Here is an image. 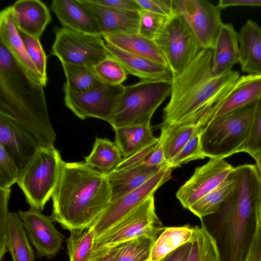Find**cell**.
I'll return each instance as SVG.
<instances>
[{
    "label": "cell",
    "instance_id": "1",
    "mask_svg": "<svg viewBox=\"0 0 261 261\" xmlns=\"http://www.w3.org/2000/svg\"><path fill=\"white\" fill-rule=\"evenodd\" d=\"M213 49H201L171 80L169 102L163 110V125L189 124L201 130L213 118L240 76L231 70L215 74Z\"/></svg>",
    "mask_w": 261,
    "mask_h": 261
},
{
    "label": "cell",
    "instance_id": "2",
    "mask_svg": "<svg viewBox=\"0 0 261 261\" xmlns=\"http://www.w3.org/2000/svg\"><path fill=\"white\" fill-rule=\"evenodd\" d=\"M235 186L203 225L213 238L219 261H246L261 212V179L255 165L234 168Z\"/></svg>",
    "mask_w": 261,
    "mask_h": 261
},
{
    "label": "cell",
    "instance_id": "3",
    "mask_svg": "<svg viewBox=\"0 0 261 261\" xmlns=\"http://www.w3.org/2000/svg\"><path fill=\"white\" fill-rule=\"evenodd\" d=\"M51 199L53 220L70 232L84 231L111 202L107 175L85 162L64 161Z\"/></svg>",
    "mask_w": 261,
    "mask_h": 261
},
{
    "label": "cell",
    "instance_id": "4",
    "mask_svg": "<svg viewBox=\"0 0 261 261\" xmlns=\"http://www.w3.org/2000/svg\"><path fill=\"white\" fill-rule=\"evenodd\" d=\"M44 86L30 79L0 43V115L16 121L37 139L41 146H54Z\"/></svg>",
    "mask_w": 261,
    "mask_h": 261
},
{
    "label": "cell",
    "instance_id": "5",
    "mask_svg": "<svg viewBox=\"0 0 261 261\" xmlns=\"http://www.w3.org/2000/svg\"><path fill=\"white\" fill-rule=\"evenodd\" d=\"M256 102L213 119L201 129L205 158L224 159L241 152L250 134Z\"/></svg>",
    "mask_w": 261,
    "mask_h": 261
},
{
    "label": "cell",
    "instance_id": "6",
    "mask_svg": "<svg viewBox=\"0 0 261 261\" xmlns=\"http://www.w3.org/2000/svg\"><path fill=\"white\" fill-rule=\"evenodd\" d=\"M171 81H140L124 86L110 125L113 128L150 125L155 111L170 95Z\"/></svg>",
    "mask_w": 261,
    "mask_h": 261
},
{
    "label": "cell",
    "instance_id": "7",
    "mask_svg": "<svg viewBox=\"0 0 261 261\" xmlns=\"http://www.w3.org/2000/svg\"><path fill=\"white\" fill-rule=\"evenodd\" d=\"M63 162L54 146H40L21 170L17 184L31 208L43 210L55 191Z\"/></svg>",
    "mask_w": 261,
    "mask_h": 261
},
{
    "label": "cell",
    "instance_id": "8",
    "mask_svg": "<svg viewBox=\"0 0 261 261\" xmlns=\"http://www.w3.org/2000/svg\"><path fill=\"white\" fill-rule=\"evenodd\" d=\"M164 228L155 213L152 195L106 232L96 237L92 259L141 236H148L156 239Z\"/></svg>",
    "mask_w": 261,
    "mask_h": 261
},
{
    "label": "cell",
    "instance_id": "9",
    "mask_svg": "<svg viewBox=\"0 0 261 261\" xmlns=\"http://www.w3.org/2000/svg\"><path fill=\"white\" fill-rule=\"evenodd\" d=\"M153 40L164 56L172 77L181 73L202 49L184 18L175 11Z\"/></svg>",
    "mask_w": 261,
    "mask_h": 261
},
{
    "label": "cell",
    "instance_id": "10",
    "mask_svg": "<svg viewBox=\"0 0 261 261\" xmlns=\"http://www.w3.org/2000/svg\"><path fill=\"white\" fill-rule=\"evenodd\" d=\"M51 54L61 63L93 67L110 56L102 36L85 34L62 27L55 29Z\"/></svg>",
    "mask_w": 261,
    "mask_h": 261
},
{
    "label": "cell",
    "instance_id": "11",
    "mask_svg": "<svg viewBox=\"0 0 261 261\" xmlns=\"http://www.w3.org/2000/svg\"><path fill=\"white\" fill-rule=\"evenodd\" d=\"M202 49H213L223 24L221 9L207 0H172Z\"/></svg>",
    "mask_w": 261,
    "mask_h": 261
},
{
    "label": "cell",
    "instance_id": "12",
    "mask_svg": "<svg viewBox=\"0 0 261 261\" xmlns=\"http://www.w3.org/2000/svg\"><path fill=\"white\" fill-rule=\"evenodd\" d=\"M124 86L105 84L96 89L76 92L64 87V103L81 120L95 118L109 124Z\"/></svg>",
    "mask_w": 261,
    "mask_h": 261
},
{
    "label": "cell",
    "instance_id": "13",
    "mask_svg": "<svg viewBox=\"0 0 261 261\" xmlns=\"http://www.w3.org/2000/svg\"><path fill=\"white\" fill-rule=\"evenodd\" d=\"M172 170L168 165L164 166L139 188L111 201L90 226L96 236L106 232L146 199L154 195L160 187L171 178Z\"/></svg>",
    "mask_w": 261,
    "mask_h": 261
},
{
    "label": "cell",
    "instance_id": "14",
    "mask_svg": "<svg viewBox=\"0 0 261 261\" xmlns=\"http://www.w3.org/2000/svg\"><path fill=\"white\" fill-rule=\"evenodd\" d=\"M224 159H210L203 165L197 167L191 177L178 189L176 198L185 208L221 184L233 171Z\"/></svg>",
    "mask_w": 261,
    "mask_h": 261
},
{
    "label": "cell",
    "instance_id": "15",
    "mask_svg": "<svg viewBox=\"0 0 261 261\" xmlns=\"http://www.w3.org/2000/svg\"><path fill=\"white\" fill-rule=\"evenodd\" d=\"M30 208L18 214L38 257H54L62 248L64 235L55 227L51 217Z\"/></svg>",
    "mask_w": 261,
    "mask_h": 261
},
{
    "label": "cell",
    "instance_id": "16",
    "mask_svg": "<svg viewBox=\"0 0 261 261\" xmlns=\"http://www.w3.org/2000/svg\"><path fill=\"white\" fill-rule=\"evenodd\" d=\"M0 146L14 160L20 172L41 146L28 129L2 115H0Z\"/></svg>",
    "mask_w": 261,
    "mask_h": 261
},
{
    "label": "cell",
    "instance_id": "17",
    "mask_svg": "<svg viewBox=\"0 0 261 261\" xmlns=\"http://www.w3.org/2000/svg\"><path fill=\"white\" fill-rule=\"evenodd\" d=\"M0 43L7 48L30 79L44 87L41 77L29 56L19 32L14 23L11 6L3 9L0 13Z\"/></svg>",
    "mask_w": 261,
    "mask_h": 261
},
{
    "label": "cell",
    "instance_id": "18",
    "mask_svg": "<svg viewBox=\"0 0 261 261\" xmlns=\"http://www.w3.org/2000/svg\"><path fill=\"white\" fill-rule=\"evenodd\" d=\"M50 8L62 28L102 36L95 18L81 0H53Z\"/></svg>",
    "mask_w": 261,
    "mask_h": 261
},
{
    "label": "cell",
    "instance_id": "19",
    "mask_svg": "<svg viewBox=\"0 0 261 261\" xmlns=\"http://www.w3.org/2000/svg\"><path fill=\"white\" fill-rule=\"evenodd\" d=\"M10 6L13 21L18 30L40 39L51 20L46 4L39 0H19Z\"/></svg>",
    "mask_w": 261,
    "mask_h": 261
},
{
    "label": "cell",
    "instance_id": "20",
    "mask_svg": "<svg viewBox=\"0 0 261 261\" xmlns=\"http://www.w3.org/2000/svg\"><path fill=\"white\" fill-rule=\"evenodd\" d=\"M95 18L101 32L136 34L139 30V12L117 9L81 0Z\"/></svg>",
    "mask_w": 261,
    "mask_h": 261
},
{
    "label": "cell",
    "instance_id": "21",
    "mask_svg": "<svg viewBox=\"0 0 261 261\" xmlns=\"http://www.w3.org/2000/svg\"><path fill=\"white\" fill-rule=\"evenodd\" d=\"M110 55L123 67L127 74L140 81H171L172 74L169 67L145 58L121 50L106 43Z\"/></svg>",
    "mask_w": 261,
    "mask_h": 261
},
{
    "label": "cell",
    "instance_id": "22",
    "mask_svg": "<svg viewBox=\"0 0 261 261\" xmlns=\"http://www.w3.org/2000/svg\"><path fill=\"white\" fill-rule=\"evenodd\" d=\"M238 33L241 70L249 75L261 76V25L248 19Z\"/></svg>",
    "mask_w": 261,
    "mask_h": 261
},
{
    "label": "cell",
    "instance_id": "23",
    "mask_svg": "<svg viewBox=\"0 0 261 261\" xmlns=\"http://www.w3.org/2000/svg\"><path fill=\"white\" fill-rule=\"evenodd\" d=\"M239 36L231 23L222 24L213 49L212 70L215 74L232 70L239 62Z\"/></svg>",
    "mask_w": 261,
    "mask_h": 261
},
{
    "label": "cell",
    "instance_id": "24",
    "mask_svg": "<svg viewBox=\"0 0 261 261\" xmlns=\"http://www.w3.org/2000/svg\"><path fill=\"white\" fill-rule=\"evenodd\" d=\"M102 37L106 43L121 50L169 67L164 56L154 40L147 38L139 33H105L102 34Z\"/></svg>",
    "mask_w": 261,
    "mask_h": 261
},
{
    "label": "cell",
    "instance_id": "25",
    "mask_svg": "<svg viewBox=\"0 0 261 261\" xmlns=\"http://www.w3.org/2000/svg\"><path fill=\"white\" fill-rule=\"evenodd\" d=\"M260 97L261 76H240L211 120L256 102Z\"/></svg>",
    "mask_w": 261,
    "mask_h": 261
},
{
    "label": "cell",
    "instance_id": "26",
    "mask_svg": "<svg viewBox=\"0 0 261 261\" xmlns=\"http://www.w3.org/2000/svg\"><path fill=\"white\" fill-rule=\"evenodd\" d=\"M160 169L141 165L128 169H116L109 173L107 175L111 188V202L139 188Z\"/></svg>",
    "mask_w": 261,
    "mask_h": 261
},
{
    "label": "cell",
    "instance_id": "27",
    "mask_svg": "<svg viewBox=\"0 0 261 261\" xmlns=\"http://www.w3.org/2000/svg\"><path fill=\"white\" fill-rule=\"evenodd\" d=\"M115 142L123 158H126L156 140L150 125L129 126L113 128Z\"/></svg>",
    "mask_w": 261,
    "mask_h": 261
},
{
    "label": "cell",
    "instance_id": "28",
    "mask_svg": "<svg viewBox=\"0 0 261 261\" xmlns=\"http://www.w3.org/2000/svg\"><path fill=\"white\" fill-rule=\"evenodd\" d=\"M7 248L12 261H35L34 250L18 213L10 212L9 217Z\"/></svg>",
    "mask_w": 261,
    "mask_h": 261
},
{
    "label": "cell",
    "instance_id": "29",
    "mask_svg": "<svg viewBox=\"0 0 261 261\" xmlns=\"http://www.w3.org/2000/svg\"><path fill=\"white\" fill-rule=\"evenodd\" d=\"M123 158L115 142L107 138L96 137L90 153L85 162L91 168L108 174L122 161Z\"/></svg>",
    "mask_w": 261,
    "mask_h": 261
},
{
    "label": "cell",
    "instance_id": "30",
    "mask_svg": "<svg viewBox=\"0 0 261 261\" xmlns=\"http://www.w3.org/2000/svg\"><path fill=\"white\" fill-rule=\"evenodd\" d=\"M194 227L190 225L165 227L152 246L149 261H158L192 241Z\"/></svg>",
    "mask_w": 261,
    "mask_h": 261
},
{
    "label": "cell",
    "instance_id": "31",
    "mask_svg": "<svg viewBox=\"0 0 261 261\" xmlns=\"http://www.w3.org/2000/svg\"><path fill=\"white\" fill-rule=\"evenodd\" d=\"M233 171L234 170L221 184L198 200L188 210L201 220L218 211L235 186Z\"/></svg>",
    "mask_w": 261,
    "mask_h": 261
},
{
    "label": "cell",
    "instance_id": "32",
    "mask_svg": "<svg viewBox=\"0 0 261 261\" xmlns=\"http://www.w3.org/2000/svg\"><path fill=\"white\" fill-rule=\"evenodd\" d=\"M198 129H200L199 127L194 125L161 124L159 137L162 142L165 158L168 164Z\"/></svg>",
    "mask_w": 261,
    "mask_h": 261
},
{
    "label": "cell",
    "instance_id": "33",
    "mask_svg": "<svg viewBox=\"0 0 261 261\" xmlns=\"http://www.w3.org/2000/svg\"><path fill=\"white\" fill-rule=\"evenodd\" d=\"M66 82L63 87L76 92H85L98 88L103 83L93 67L61 63Z\"/></svg>",
    "mask_w": 261,
    "mask_h": 261
},
{
    "label": "cell",
    "instance_id": "34",
    "mask_svg": "<svg viewBox=\"0 0 261 261\" xmlns=\"http://www.w3.org/2000/svg\"><path fill=\"white\" fill-rule=\"evenodd\" d=\"M96 237L91 227L84 231L70 232L67 239L70 261H91Z\"/></svg>",
    "mask_w": 261,
    "mask_h": 261
},
{
    "label": "cell",
    "instance_id": "35",
    "mask_svg": "<svg viewBox=\"0 0 261 261\" xmlns=\"http://www.w3.org/2000/svg\"><path fill=\"white\" fill-rule=\"evenodd\" d=\"M194 229L188 261H219L215 242L205 226Z\"/></svg>",
    "mask_w": 261,
    "mask_h": 261
},
{
    "label": "cell",
    "instance_id": "36",
    "mask_svg": "<svg viewBox=\"0 0 261 261\" xmlns=\"http://www.w3.org/2000/svg\"><path fill=\"white\" fill-rule=\"evenodd\" d=\"M156 239L143 236L123 243L115 261H148Z\"/></svg>",
    "mask_w": 261,
    "mask_h": 261
},
{
    "label": "cell",
    "instance_id": "37",
    "mask_svg": "<svg viewBox=\"0 0 261 261\" xmlns=\"http://www.w3.org/2000/svg\"><path fill=\"white\" fill-rule=\"evenodd\" d=\"M105 84L110 85H121L127 78V73L121 64L110 55L93 67Z\"/></svg>",
    "mask_w": 261,
    "mask_h": 261
},
{
    "label": "cell",
    "instance_id": "38",
    "mask_svg": "<svg viewBox=\"0 0 261 261\" xmlns=\"http://www.w3.org/2000/svg\"><path fill=\"white\" fill-rule=\"evenodd\" d=\"M19 33L28 55L39 72L43 85L45 87L47 82V57L40 43V39L30 36L20 32Z\"/></svg>",
    "mask_w": 261,
    "mask_h": 261
},
{
    "label": "cell",
    "instance_id": "39",
    "mask_svg": "<svg viewBox=\"0 0 261 261\" xmlns=\"http://www.w3.org/2000/svg\"><path fill=\"white\" fill-rule=\"evenodd\" d=\"M204 158L201 145L200 130L198 129L168 165L173 170L192 161Z\"/></svg>",
    "mask_w": 261,
    "mask_h": 261
},
{
    "label": "cell",
    "instance_id": "40",
    "mask_svg": "<svg viewBox=\"0 0 261 261\" xmlns=\"http://www.w3.org/2000/svg\"><path fill=\"white\" fill-rule=\"evenodd\" d=\"M20 170L14 160L0 146V189H9L17 183Z\"/></svg>",
    "mask_w": 261,
    "mask_h": 261
},
{
    "label": "cell",
    "instance_id": "41",
    "mask_svg": "<svg viewBox=\"0 0 261 261\" xmlns=\"http://www.w3.org/2000/svg\"><path fill=\"white\" fill-rule=\"evenodd\" d=\"M261 149V97L257 101L248 139L241 149L255 159Z\"/></svg>",
    "mask_w": 261,
    "mask_h": 261
},
{
    "label": "cell",
    "instance_id": "42",
    "mask_svg": "<svg viewBox=\"0 0 261 261\" xmlns=\"http://www.w3.org/2000/svg\"><path fill=\"white\" fill-rule=\"evenodd\" d=\"M139 14V34L153 40L169 18L143 9Z\"/></svg>",
    "mask_w": 261,
    "mask_h": 261
},
{
    "label": "cell",
    "instance_id": "43",
    "mask_svg": "<svg viewBox=\"0 0 261 261\" xmlns=\"http://www.w3.org/2000/svg\"><path fill=\"white\" fill-rule=\"evenodd\" d=\"M11 188L0 189V260L2 261L8 252L7 238L9 217L8 204L11 195Z\"/></svg>",
    "mask_w": 261,
    "mask_h": 261
},
{
    "label": "cell",
    "instance_id": "44",
    "mask_svg": "<svg viewBox=\"0 0 261 261\" xmlns=\"http://www.w3.org/2000/svg\"><path fill=\"white\" fill-rule=\"evenodd\" d=\"M159 142L160 138L159 137L155 141L140 149L128 158L123 159L116 169H128L142 165L154 151Z\"/></svg>",
    "mask_w": 261,
    "mask_h": 261
},
{
    "label": "cell",
    "instance_id": "45",
    "mask_svg": "<svg viewBox=\"0 0 261 261\" xmlns=\"http://www.w3.org/2000/svg\"><path fill=\"white\" fill-rule=\"evenodd\" d=\"M143 10L171 17L175 14L172 0H136Z\"/></svg>",
    "mask_w": 261,
    "mask_h": 261
},
{
    "label": "cell",
    "instance_id": "46",
    "mask_svg": "<svg viewBox=\"0 0 261 261\" xmlns=\"http://www.w3.org/2000/svg\"><path fill=\"white\" fill-rule=\"evenodd\" d=\"M98 5L117 9L140 12L142 9L136 0H88Z\"/></svg>",
    "mask_w": 261,
    "mask_h": 261
},
{
    "label": "cell",
    "instance_id": "47",
    "mask_svg": "<svg viewBox=\"0 0 261 261\" xmlns=\"http://www.w3.org/2000/svg\"><path fill=\"white\" fill-rule=\"evenodd\" d=\"M142 165L148 167L156 169H161L168 165L165 158L163 144L160 138L158 146Z\"/></svg>",
    "mask_w": 261,
    "mask_h": 261
},
{
    "label": "cell",
    "instance_id": "48",
    "mask_svg": "<svg viewBox=\"0 0 261 261\" xmlns=\"http://www.w3.org/2000/svg\"><path fill=\"white\" fill-rule=\"evenodd\" d=\"M246 261H261V212L257 229Z\"/></svg>",
    "mask_w": 261,
    "mask_h": 261
},
{
    "label": "cell",
    "instance_id": "49",
    "mask_svg": "<svg viewBox=\"0 0 261 261\" xmlns=\"http://www.w3.org/2000/svg\"><path fill=\"white\" fill-rule=\"evenodd\" d=\"M191 248V241L171 252L158 261H188Z\"/></svg>",
    "mask_w": 261,
    "mask_h": 261
},
{
    "label": "cell",
    "instance_id": "50",
    "mask_svg": "<svg viewBox=\"0 0 261 261\" xmlns=\"http://www.w3.org/2000/svg\"><path fill=\"white\" fill-rule=\"evenodd\" d=\"M217 6L221 10L234 6L261 7V0H220Z\"/></svg>",
    "mask_w": 261,
    "mask_h": 261
},
{
    "label": "cell",
    "instance_id": "51",
    "mask_svg": "<svg viewBox=\"0 0 261 261\" xmlns=\"http://www.w3.org/2000/svg\"><path fill=\"white\" fill-rule=\"evenodd\" d=\"M122 244L101 253L91 261H115Z\"/></svg>",
    "mask_w": 261,
    "mask_h": 261
},
{
    "label": "cell",
    "instance_id": "52",
    "mask_svg": "<svg viewBox=\"0 0 261 261\" xmlns=\"http://www.w3.org/2000/svg\"><path fill=\"white\" fill-rule=\"evenodd\" d=\"M256 162L255 166L261 179V149L254 159Z\"/></svg>",
    "mask_w": 261,
    "mask_h": 261
},
{
    "label": "cell",
    "instance_id": "53",
    "mask_svg": "<svg viewBox=\"0 0 261 261\" xmlns=\"http://www.w3.org/2000/svg\"><path fill=\"white\" fill-rule=\"evenodd\" d=\"M148 261H149V260H148Z\"/></svg>",
    "mask_w": 261,
    "mask_h": 261
}]
</instances>
